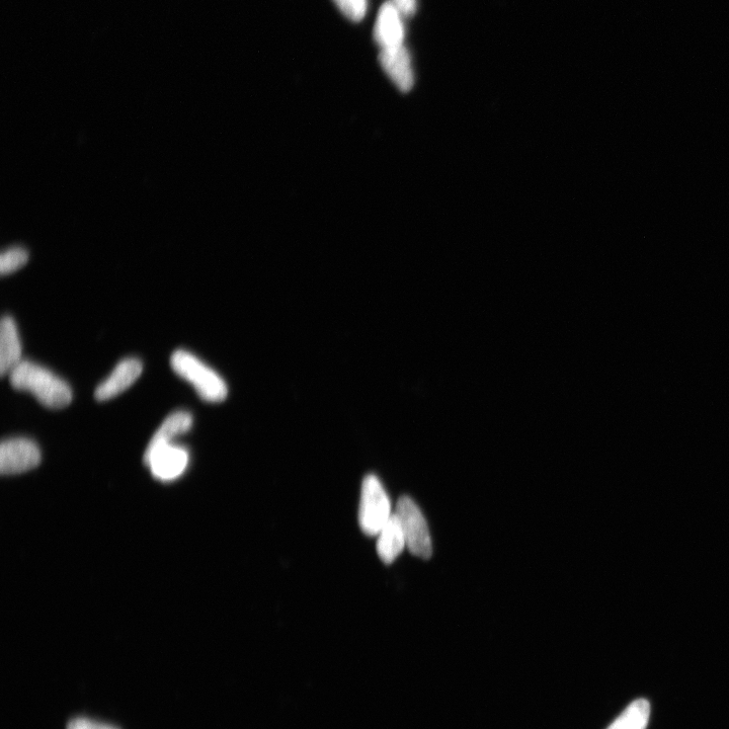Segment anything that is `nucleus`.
Segmentation results:
<instances>
[{
    "label": "nucleus",
    "instance_id": "obj_10",
    "mask_svg": "<svg viewBox=\"0 0 729 729\" xmlns=\"http://www.w3.org/2000/svg\"><path fill=\"white\" fill-rule=\"evenodd\" d=\"M381 65L396 86L404 92L411 90L414 83L410 54L403 45L381 50Z\"/></svg>",
    "mask_w": 729,
    "mask_h": 729
},
{
    "label": "nucleus",
    "instance_id": "obj_3",
    "mask_svg": "<svg viewBox=\"0 0 729 729\" xmlns=\"http://www.w3.org/2000/svg\"><path fill=\"white\" fill-rule=\"evenodd\" d=\"M391 514L390 500L382 483L375 475H368L362 484L359 524L368 536H377Z\"/></svg>",
    "mask_w": 729,
    "mask_h": 729
},
{
    "label": "nucleus",
    "instance_id": "obj_11",
    "mask_svg": "<svg viewBox=\"0 0 729 729\" xmlns=\"http://www.w3.org/2000/svg\"><path fill=\"white\" fill-rule=\"evenodd\" d=\"M377 536V553L385 564L392 563L407 546L401 523L395 513Z\"/></svg>",
    "mask_w": 729,
    "mask_h": 729
},
{
    "label": "nucleus",
    "instance_id": "obj_14",
    "mask_svg": "<svg viewBox=\"0 0 729 729\" xmlns=\"http://www.w3.org/2000/svg\"><path fill=\"white\" fill-rule=\"evenodd\" d=\"M29 254L21 248H14L6 251L0 257V273L3 276L12 274L27 264Z\"/></svg>",
    "mask_w": 729,
    "mask_h": 729
},
{
    "label": "nucleus",
    "instance_id": "obj_9",
    "mask_svg": "<svg viewBox=\"0 0 729 729\" xmlns=\"http://www.w3.org/2000/svg\"><path fill=\"white\" fill-rule=\"evenodd\" d=\"M22 344L15 320L5 316L0 324V373L10 375L21 363Z\"/></svg>",
    "mask_w": 729,
    "mask_h": 729
},
{
    "label": "nucleus",
    "instance_id": "obj_6",
    "mask_svg": "<svg viewBox=\"0 0 729 729\" xmlns=\"http://www.w3.org/2000/svg\"><path fill=\"white\" fill-rule=\"evenodd\" d=\"M40 462V449L32 440L9 439L0 446V471L3 474L23 473L36 468Z\"/></svg>",
    "mask_w": 729,
    "mask_h": 729
},
{
    "label": "nucleus",
    "instance_id": "obj_8",
    "mask_svg": "<svg viewBox=\"0 0 729 729\" xmlns=\"http://www.w3.org/2000/svg\"><path fill=\"white\" fill-rule=\"evenodd\" d=\"M142 363L134 358L121 361L112 374L101 383L95 392L98 401H106L116 397L129 388L141 375Z\"/></svg>",
    "mask_w": 729,
    "mask_h": 729
},
{
    "label": "nucleus",
    "instance_id": "obj_16",
    "mask_svg": "<svg viewBox=\"0 0 729 729\" xmlns=\"http://www.w3.org/2000/svg\"><path fill=\"white\" fill-rule=\"evenodd\" d=\"M67 729H119V728L115 727L113 725L95 722L88 718L79 717V718L72 719L68 723Z\"/></svg>",
    "mask_w": 729,
    "mask_h": 729
},
{
    "label": "nucleus",
    "instance_id": "obj_5",
    "mask_svg": "<svg viewBox=\"0 0 729 729\" xmlns=\"http://www.w3.org/2000/svg\"><path fill=\"white\" fill-rule=\"evenodd\" d=\"M144 462L154 477L160 480H173L180 477L189 464V453L173 443L147 448Z\"/></svg>",
    "mask_w": 729,
    "mask_h": 729
},
{
    "label": "nucleus",
    "instance_id": "obj_4",
    "mask_svg": "<svg viewBox=\"0 0 729 729\" xmlns=\"http://www.w3.org/2000/svg\"><path fill=\"white\" fill-rule=\"evenodd\" d=\"M395 514L409 550L420 558L429 559L433 553L432 539L427 521L417 504L409 497H402Z\"/></svg>",
    "mask_w": 729,
    "mask_h": 729
},
{
    "label": "nucleus",
    "instance_id": "obj_13",
    "mask_svg": "<svg viewBox=\"0 0 729 729\" xmlns=\"http://www.w3.org/2000/svg\"><path fill=\"white\" fill-rule=\"evenodd\" d=\"M650 716V702L638 699L632 702L607 729H645Z\"/></svg>",
    "mask_w": 729,
    "mask_h": 729
},
{
    "label": "nucleus",
    "instance_id": "obj_15",
    "mask_svg": "<svg viewBox=\"0 0 729 729\" xmlns=\"http://www.w3.org/2000/svg\"><path fill=\"white\" fill-rule=\"evenodd\" d=\"M342 13L353 22H361L367 13V0H334Z\"/></svg>",
    "mask_w": 729,
    "mask_h": 729
},
{
    "label": "nucleus",
    "instance_id": "obj_17",
    "mask_svg": "<svg viewBox=\"0 0 729 729\" xmlns=\"http://www.w3.org/2000/svg\"><path fill=\"white\" fill-rule=\"evenodd\" d=\"M403 17H412L417 10V0H390Z\"/></svg>",
    "mask_w": 729,
    "mask_h": 729
},
{
    "label": "nucleus",
    "instance_id": "obj_12",
    "mask_svg": "<svg viewBox=\"0 0 729 729\" xmlns=\"http://www.w3.org/2000/svg\"><path fill=\"white\" fill-rule=\"evenodd\" d=\"M193 417L187 412H177L169 416L152 437L147 448L171 444L173 440L190 431Z\"/></svg>",
    "mask_w": 729,
    "mask_h": 729
},
{
    "label": "nucleus",
    "instance_id": "obj_7",
    "mask_svg": "<svg viewBox=\"0 0 729 729\" xmlns=\"http://www.w3.org/2000/svg\"><path fill=\"white\" fill-rule=\"evenodd\" d=\"M402 15L391 3H385L379 10L374 27V39L380 50L403 45L404 27Z\"/></svg>",
    "mask_w": 729,
    "mask_h": 729
},
{
    "label": "nucleus",
    "instance_id": "obj_1",
    "mask_svg": "<svg viewBox=\"0 0 729 729\" xmlns=\"http://www.w3.org/2000/svg\"><path fill=\"white\" fill-rule=\"evenodd\" d=\"M10 380L15 389L32 393L48 409H63L72 400L71 388L64 380L31 361L23 360Z\"/></svg>",
    "mask_w": 729,
    "mask_h": 729
},
{
    "label": "nucleus",
    "instance_id": "obj_2",
    "mask_svg": "<svg viewBox=\"0 0 729 729\" xmlns=\"http://www.w3.org/2000/svg\"><path fill=\"white\" fill-rule=\"evenodd\" d=\"M171 364L173 370L191 383L205 401L220 402L226 398L228 390L224 380L196 356L178 350L173 354Z\"/></svg>",
    "mask_w": 729,
    "mask_h": 729
}]
</instances>
